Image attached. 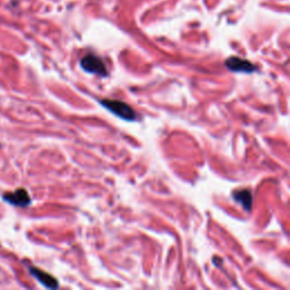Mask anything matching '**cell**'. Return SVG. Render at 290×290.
Returning <instances> with one entry per match:
<instances>
[{"mask_svg": "<svg viewBox=\"0 0 290 290\" xmlns=\"http://www.w3.org/2000/svg\"><path fill=\"white\" fill-rule=\"evenodd\" d=\"M232 198L237 203H240V206L247 211H250L252 206H253V196L250 190H236L232 193Z\"/></svg>", "mask_w": 290, "mask_h": 290, "instance_id": "cell-6", "label": "cell"}, {"mask_svg": "<svg viewBox=\"0 0 290 290\" xmlns=\"http://www.w3.org/2000/svg\"><path fill=\"white\" fill-rule=\"evenodd\" d=\"M30 272H31V274L34 276V278L39 281L40 284H44V287L49 289H56L59 287L58 281L56 278H54V276L46 274V272L44 271L40 270V268H30Z\"/></svg>", "mask_w": 290, "mask_h": 290, "instance_id": "cell-5", "label": "cell"}, {"mask_svg": "<svg viewBox=\"0 0 290 290\" xmlns=\"http://www.w3.org/2000/svg\"><path fill=\"white\" fill-rule=\"evenodd\" d=\"M2 198L4 201L15 206L25 208L31 204V198H30L26 190L24 188H20L15 192H12V193H6Z\"/></svg>", "mask_w": 290, "mask_h": 290, "instance_id": "cell-3", "label": "cell"}, {"mask_svg": "<svg viewBox=\"0 0 290 290\" xmlns=\"http://www.w3.org/2000/svg\"><path fill=\"white\" fill-rule=\"evenodd\" d=\"M80 67L85 72H91V74L99 75L102 76V78L108 76V70H106L104 62L99 57L94 56V54H86V56L80 59Z\"/></svg>", "mask_w": 290, "mask_h": 290, "instance_id": "cell-2", "label": "cell"}, {"mask_svg": "<svg viewBox=\"0 0 290 290\" xmlns=\"http://www.w3.org/2000/svg\"><path fill=\"white\" fill-rule=\"evenodd\" d=\"M100 104L104 106L106 110L112 112L114 116L122 118L124 120L134 122L136 120V117H138V114H136L133 108H132L130 104H127L126 102H122L120 100L104 99L100 101Z\"/></svg>", "mask_w": 290, "mask_h": 290, "instance_id": "cell-1", "label": "cell"}, {"mask_svg": "<svg viewBox=\"0 0 290 290\" xmlns=\"http://www.w3.org/2000/svg\"><path fill=\"white\" fill-rule=\"evenodd\" d=\"M224 64L226 66L228 67V70L236 72H246V74H250V72H253L256 70L250 60L242 59L240 57H230L226 60Z\"/></svg>", "mask_w": 290, "mask_h": 290, "instance_id": "cell-4", "label": "cell"}]
</instances>
